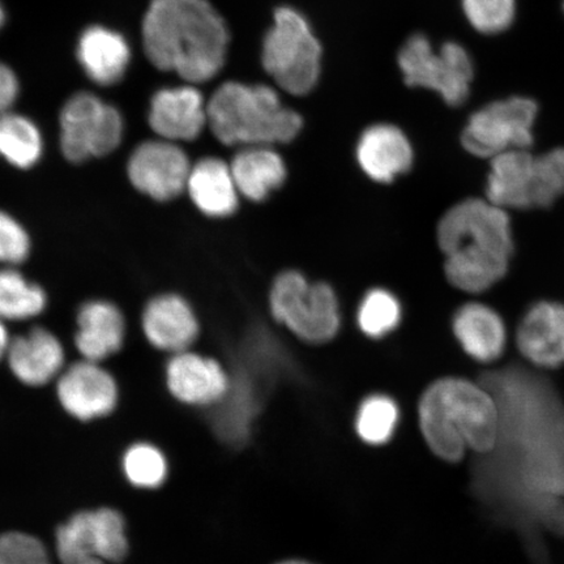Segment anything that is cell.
Segmentation results:
<instances>
[{"instance_id":"5b68a950","label":"cell","mask_w":564,"mask_h":564,"mask_svg":"<svg viewBox=\"0 0 564 564\" xmlns=\"http://www.w3.org/2000/svg\"><path fill=\"white\" fill-rule=\"evenodd\" d=\"M302 126L299 112L286 108L278 91L262 84L224 83L208 101V129L224 145L291 143Z\"/></svg>"},{"instance_id":"d6a6232c","label":"cell","mask_w":564,"mask_h":564,"mask_svg":"<svg viewBox=\"0 0 564 564\" xmlns=\"http://www.w3.org/2000/svg\"><path fill=\"white\" fill-rule=\"evenodd\" d=\"M462 3L469 24L484 34L509 30L517 12L514 0H462Z\"/></svg>"},{"instance_id":"3957f363","label":"cell","mask_w":564,"mask_h":564,"mask_svg":"<svg viewBox=\"0 0 564 564\" xmlns=\"http://www.w3.org/2000/svg\"><path fill=\"white\" fill-rule=\"evenodd\" d=\"M436 237L444 273L458 291H489L510 270L514 241L509 210L486 197H469L451 207L441 218Z\"/></svg>"},{"instance_id":"7c38bea8","label":"cell","mask_w":564,"mask_h":564,"mask_svg":"<svg viewBox=\"0 0 564 564\" xmlns=\"http://www.w3.org/2000/svg\"><path fill=\"white\" fill-rule=\"evenodd\" d=\"M192 167L193 162L182 144L154 137L133 148L126 173L138 193L167 203L186 193Z\"/></svg>"},{"instance_id":"4316f807","label":"cell","mask_w":564,"mask_h":564,"mask_svg":"<svg viewBox=\"0 0 564 564\" xmlns=\"http://www.w3.org/2000/svg\"><path fill=\"white\" fill-rule=\"evenodd\" d=\"M44 153L45 138L37 123L12 110L0 115V159L19 171H30Z\"/></svg>"},{"instance_id":"f35d334b","label":"cell","mask_w":564,"mask_h":564,"mask_svg":"<svg viewBox=\"0 0 564 564\" xmlns=\"http://www.w3.org/2000/svg\"><path fill=\"white\" fill-rule=\"evenodd\" d=\"M6 15L2 3H0V28L4 24Z\"/></svg>"},{"instance_id":"6da1fadb","label":"cell","mask_w":564,"mask_h":564,"mask_svg":"<svg viewBox=\"0 0 564 564\" xmlns=\"http://www.w3.org/2000/svg\"><path fill=\"white\" fill-rule=\"evenodd\" d=\"M499 434L477 455L471 491L494 523L518 533L534 564H552L545 534L564 538V399L552 380L523 365L485 371Z\"/></svg>"},{"instance_id":"44dd1931","label":"cell","mask_w":564,"mask_h":564,"mask_svg":"<svg viewBox=\"0 0 564 564\" xmlns=\"http://www.w3.org/2000/svg\"><path fill=\"white\" fill-rule=\"evenodd\" d=\"M357 161L372 181L391 183L412 167L413 148L399 127L373 124L358 140Z\"/></svg>"},{"instance_id":"d6986e66","label":"cell","mask_w":564,"mask_h":564,"mask_svg":"<svg viewBox=\"0 0 564 564\" xmlns=\"http://www.w3.org/2000/svg\"><path fill=\"white\" fill-rule=\"evenodd\" d=\"M7 364L20 383L44 387L66 368V350L58 336L45 327H33L12 338Z\"/></svg>"},{"instance_id":"cb8c5ba5","label":"cell","mask_w":564,"mask_h":564,"mask_svg":"<svg viewBox=\"0 0 564 564\" xmlns=\"http://www.w3.org/2000/svg\"><path fill=\"white\" fill-rule=\"evenodd\" d=\"M533 162L531 150H513L490 160L486 199L503 209H533Z\"/></svg>"},{"instance_id":"d590c367","label":"cell","mask_w":564,"mask_h":564,"mask_svg":"<svg viewBox=\"0 0 564 564\" xmlns=\"http://www.w3.org/2000/svg\"><path fill=\"white\" fill-rule=\"evenodd\" d=\"M19 94L20 86L15 73L0 62V115L12 109Z\"/></svg>"},{"instance_id":"4dcf8cb0","label":"cell","mask_w":564,"mask_h":564,"mask_svg":"<svg viewBox=\"0 0 564 564\" xmlns=\"http://www.w3.org/2000/svg\"><path fill=\"white\" fill-rule=\"evenodd\" d=\"M401 321V305L391 292L372 289L366 293L358 307L357 322L366 336L384 337L398 328Z\"/></svg>"},{"instance_id":"7402d4cb","label":"cell","mask_w":564,"mask_h":564,"mask_svg":"<svg viewBox=\"0 0 564 564\" xmlns=\"http://www.w3.org/2000/svg\"><path fill=\"white\" fill-rule=\"evenodd\" d=\"M454 335L460 347L479 364L498 361L507 347L503 317L482 302L465 303L454 315Z\"/></svg>"},{"instance_id":"277c9868","label":"cell","mask_w":564,"mask_h":564,"mask_svg":"<svg viewBox=\"0 0 564 564\" xmlns=\"http://www.w3.org/2000/svg\"><path fill=\"white\" fill-rule=\"evenodd\" d=\"M423 438L444 462L463 460L468 449L489 454L499 434L496 399L481 383L443 378L430 386L420 401Z\"/></svg>"},{"instance_id":"ac0fdd59","label":"cell","mask_w":564,"mask_h":564,"mask_svg":"<svg viewBox=\"0 0 564 564\" xmlns=\"http://www.w3.org/2000/svg\"><path fill=\"white\" fill-rule=\"evenodd\" d=\"M520 355L535 368L564 366V303L542 300L529 306L517 328Z\"/></svg>"},{"instance_id":"74e56055","label":"cell","mask_w":564,"mask_h":564,"mask_svg":"<svg viewBox=\"0 0 564 564\" xmlns=\"http://www.w3.org/2000/svg\"><path fill=\"white\" fill-rule=\"evenodd\" d=\"M278 564H313V563H310V562H306V561L292 560V561L280 562Z\"/></svg>"},{"instance_id":"603a6c76","label":"cell","mask_w":564,"mask_h":564,"mask_svg":"<svg viewBox=\"0 0 564 564\" xmlns=\"http://www.w3.org/2000/svg\"><path fill=\"white\" fill-rule=\"evenodd\" d=\"M186 194L200 214L217 220L235 215L241 196L230 164L214 156L193 162Z\"/></svg>"},{"instance_id":"7a4b0ae2","label":"cell","mask_w":564,"mask_h":564,"mask_svg":"<svg viewBox=\"0 0 564 564\" xmlns=\"http://www.w3.org/2000/svg\"><path fill=\"white\" fill-rule=\"evenodd\" d=\"M152 65L188 84L214 79L227 61L229 31L208 0H153L143 23Z\"/></svg>"},{"instance_id":"836d02e7","label":"cell","mask_w":564,"mask_h":564,"mask_svg":"<svg viewBox=\"0 0 564 564\" xmlns=\"http://www.w3.org/2000/svg\"><path fill=\"white\" fill-rule=\"evenodd\" d=\"M32 251L30 232L15 216L0 209V267H19Z\"/></svg>"},{"instance_id":"9c48e42d","label":"cell","mask_w":564,"mask_h":564,"mask_svg":"<svg viewBox=\"0 0 564 564\" xmlns=\"http://www.w3.org/2000/svg\"><path fill=\"white\" fill-rule=\"evenodd\" d=\"M398 62L406 86L433 90L449 106L468 100L475 67L460 44L446 42L435 52L425 35L413 34L400 48Z\"/></svg>"},{"instance_id":"8992f818","label":"cell","mask_w":564,"mask_h":564,"mask_svg":"<svg viewBox=\"0 0 564 564\" xmlns=\"http://www.w3.org/2000/svg\"><path fill=\"white\" fill-rule=\"evenodd\" d=\"M263 67L281 89L306 96L319 82L322 47L312 26L293 7L282 6L267 32L262 48Z\"/></svg>"},{"instance_id":"9a60e30c","label":"cell","mask_w":564,"mask_h":564,"mask_svg":"<svg viewBox=\"0 0 564 564\" xmlns=\"http://www.w3.org/2000/svg\"><path fill=\"white\" fill-rule=\"evenodd\" d=\"M169 392L189 406H215L228 393L231 378L216 359L192 350L176 352L165 368Z\"/></svg>"},{"instance_id":"8fae6325","label":"cell","mask_w":564,"mask_h":564,"mask_svg":"<svg viewBox=\"0 0 564 564\" xmlns=\"http://www.w3.org/2000/svg\"><path fill=\"white\" fill-rule=\"evenodd\" d=\"M129 545L122 513L108 507L77 512L55 533L61 564L119 563L129 554Z\"/></svg>"},{"instance_id":"f1b7e54d","label":"cell","mask_w":564,"mask_h":564,"mask_svg":"<svg viewBox=\"0 0 564 564\" xmlns=\"http://www.w3.org/2000/svg\"><path fill=\"white\" fill-rule=\"evenodd\" d=\"M122 471L133 488L156 490L166 481L169 463L165 454L154 444L139 442L124 451Z\"/></svg>"},{"instance_id":"52a82bcc","label":"cell","mask_w":564,"mask_h":564,"mask_svg":"<svg viewBox=\"0 0 564 564\" xmlns=\"http://www.w3.org/2000/svg\"><path fill=\"white\" fill-rule=\"evenodd\" d=\"M270 308L274 319L310 344L333 340L341 326L334 289L324 282H310L297 271L282 272L273 281Z\"/></svg>"},{"instance_id":"5bb4252c","label":"cell","mask_w":564,"mask_h":564,"mask_svg":"<svg viewBox=\"0 0 564 564\" xmlns=\"http://www.w3.org/2000/svg\"><path fill=\"white\" fill-rule=\"evenodd\" d=\"M148 124L154 137L186 144L208 127V102L192 84L162 88L151 98Z\"/></svg>"},{"instance_id":"83f0119b","label":"cell","mask_w":564,"mask_h":564,"mask_svg":"<svg viewBox=\"0 0 564 564\" xmlns=\"http://www.w3.org/2000/svg\"><path fill=\"white\" fill-rule=\"evenodd\" d=\"M44 288L28 279L18 267H0V319L28 322L47 307Z\"/></svg>"},{"instance_id":"ffe728a7","label":"cell","mask_w":564,"mask_h":564,"mask_svg":"<svg viewBox=\"0 0 564 564\" xmlns=\"http://www.w3.org/2000/svg\"><path fill=\"white\" fill-rule=\"evenodd\" d=\"M127 322L115 302L95 299L77 310L75 347L83 359L102 364L123 348Z\"/></svg>"},{"instance_id":"2e32d148","label":"cell","mask_w":564,"mask_h":564,"mask_svg":"<svg viewBox=\"0 0 564 564\" xmlns=\"http://www.w3.org/2000/svg\"><path fill=\"white\" fill-rule=\"evenodd\" d=\"M229 391L210 414L218 438L231 447H242L250 440L252 423L272 386L250 369H239L230 377Z\"/></svg>"},{"instance_id":"f546056e","label":"cell","mask_w":564,"mask_h":564,"mask_svg":"<svg viewBox=\"0 0 564 564\" xmlns=\"http://www.w3.org/2000/svg\"><path fill=\"white\" fill-rule=\"evenodd\" d=\"M399 421V408L391 398L373 394L359 408L356 429L364 442L379 446L392 438Z\"/></svg>"},{"instance_id":"e575fe53","label":"cell","mask_w":564,"mask_h":564,"mask_svg":"<svg viewBox=\"0 0 564 564\" xmlns=\"http://www.w3.org/2000/svg\"><path fill=\"white\" fill-rule=\"evenodd\" d=\"M0 564H52L44 542L24 532L0 535Z\"/></svg>"},{"instance_id":"1f68e13d","label":"cell","mask_w":564,"mask_h":564,"mask_svg":"<svg viewBox=\"0 0 564 564\" xmlns=\"http://www.w3.org/2000/svg\"><path fill=\"white\" fill-rule=\"evenodd\" d=\"M564 195V147L534 159V208H549Z\"/></svg>"},{"instance_id":"484cf974","label":"cell","mask_w":564,"mask_h":564,"mask_svg":"<svg viewBox=\"0 0 564 564\" xmlns=\"http://www.w3.org/2000/svg\"><path fill=\"white\" fill-rule=\"evenodd\" d=\"M238 192L247 200L263 202L286 180V166L272 147H243L230 162Z\"/></svg>"},{"instance_id":"d4e9b609","label":"cell","mask_w":564,"mask_h":564,"mask_svg":"<svg viewBox=\"0 0 564 564\" xmlns=\"http://www.w3.org/2000/svg\"><path fill=\"white\" fill-rule=\"evenodd\" d=\"M77 59L91 82L111 87L123 79L131 51L122 34L104 26H90L82 34Z\"/></svg>"},{"instance_id":"e0dca14e","label":"cell","mask_w":564,"mask_h":564,"mask_svg":"<svg viewBox=\"0 0 564 564\" xmlns=\"http://www.w3.org/2000/svg\"><path fill=\"white\" fill-rule=\"evenodd\" d=\"M141 330L151 347L172 356L193 347L200 335V323L185 297L162 293L145 303Z\"/></svg>"},{"instance_id":"30bf717a","label":"cell","mask_w":564,"mask_h":564,"mask_svg":"<svg viewBox=\"0 0 564 564\" xmlns=\"http://www.w3.org/2000/svg\"><path fill=\"white\" fill-rule=\"evenodd\" d=\"M538 116L539 105L532 98L494 101L470 116L462 144L474 156L489 160L513 150H531Z\"/></svg>"},{"instance_id":"8d00e7d4","label":"cell","mask_w":564,"mask_h":564,"mask_svg":"<svg viewBox=\"0 0 564 564\" xmlns=\"http://www.w3.org/2000/svg\"><path fill=\"white\" fill-rule=\"evenodd\" d=\"M11 341L12 338L10 336L9 328H7V323L3 319H0V361L6 359Z\"/></svg>"},{"instance_id":"4fadbf2b","label":"cell","mask_w":564,"mask_h":564,"mask_svg":"<svg viewBox=\"0 0 564 564\" xmlns=\"http://www.w3.org/2000/svg\"><path fill=\"white\" fill-rule=\"evenodd\" d=\"M56 398L70 417L90 422L116 411L119 388L100 362L82 359L66 366L56 379Z\"/></svg>"},{"instance_id":"ba28073f","label":"cell","mask_w":564,"mask_h":564,"mask_svg":"<svg viewBox=\"0 0 564 564\" xmlns=\"http://www.w3.org/2000/svg\"><path fill=\"white\" fill-rule=\"evenodd\" d=\"M126 122L117 106L80 91L70 96L59 115V148L70 164L115 153L122 145Z\"/></svg>"}]
</instances>
